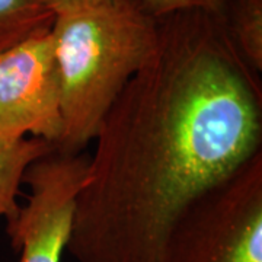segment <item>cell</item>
Returning <instances> with one entry per match:
<instances>
[{
	"label": "cell",
	"instance_id": "obj_9",
	"mask_svg": "<svg viewBox=\"0 0 262 262\" xmlns=\"http://www.w3.org/2000/svg\"><path fill=\"white\" fill-rule=\"evenodd\" d=\"M227 0H137L139 6L153 18L188 9H203L219 15Z\"/></svg>",
	"mask_w": 262,
	"mask_h": 262
},
{
	"label": "cell",
	"instance_id": "obj_8",
	"mask_svg": "<svg viewBox=\"0 0 262 262\" xmlns=\"http://www.w3.org/2000/svg\"><path fill=\"white\" fill-rule=\"evenodd\" d=\"M54 16L44 0H0V51L48 31Z\"/></svg>",
	"mask_w": 262,
	"mask_h": 262
},
{
	"label": "cell",
	"instance_id": "obj_3",
	"mask_svg": "<svg viewBox=\"0 0 262 262\" xmlns=\"http://www.w3.org/2000/svg\"><path fill=\"white\" fill-rule=\"evenodd\" d=\"M160 262H262V150L185 208Z\"/></svg>",
	"mask_w": 262,
	"mask_h": 262
},
{
	"label": "cell",
	"instance_id": "obj_4",
	"mask_svg": "<svg viewBox=\"0 0 262 262\" xmlns=\"http://www.w3.org/2000/svg\"><path fill=\"white\" fill-rule=\"evenodd\" d=\"M89 155L53 150L35 160L24 177L27 204L6 223L19 262H61L72 233L76 198L88 175Z\"/></svg>",
	"mask_w": 262,
	"mask_h": 262
},
{
	"label": "cell",
	"instance_id": "obj_2",
	"mask_svg": "<svg viewBox=\"0 0 262 262\" xmlns=\"http://www.w3.org/2000/svg\"><path fill=\"white\" fill-rule=\"evenodd\" d=\"M63 134L57 150L80 153L158 44V18L137 2L57 13L51 25Z\"/></svg>",
	"mask_w": 262,
	"mask_h": 262
},
{
	"label": "cell",
	"instance_id": "obj_7",
	"mask_svg": "<svg viewBox=\"0 0 262 262\" xmlns=\"http://www.w3.org/2000/svg\"><path fill=\"white\" fill-rule=\"evenodd\" d=\"M227 35L245 61L262 72V0H227L219 13Z\"/></svg>",
	"mask_w": 262,
	"mask_h": 262
},
{
	"label": "cell",
	"instance_id": "obj_1",
	"mask_svg": "<svg viewBox=\"0 0 262 262\" xmlns=\"http://www.w3.org/2000/svg\"><path fill=\"white\" fill-rule=\"evenodd\" d=\"M261 73L219 15L158 18V44L94 137L66 252L76 262H160L195 198L262 150Z\"/></svg>",
	"mask_w": 262,
	"mask_h": 262
},
{
	"label": "cell",
	"instance_id": "obj_5",
	"mask_svg": "<svg viewBox=\"0 0 262 262\" xmlns=\"http://www.w3.org/2000/svg\"><path fill=\"white\" fill-rule=\"evenodd\" d=\"M50 29L0 51V137H37L57 149L63 117Z\"/></svg>",
	"mask_w": 262,
	"mask_h": 262
},
{
	"label": "cell",
	"instance_id": "obj_10",
	"mask_svg": "<svg viewBox=\"0 0 262 262\" xmlns=\"http://www.w3.org/2000/svg\"><path fill=\"white\" fill-rule=\"evenodd\" d=\"M48 8L57 13L70 12V10L84 9V8H96V6H108V5H120L127 2H137V0H44Z\"/></svg>",
	"mask_w": 262,
	"mask_h": 262
},
{
	"label": "cell",
	"instance_id": "obj_6",
	"mask_svg": "<svg viewBox=\"0 0 262 262\" xmlns=\"http://www.w3.org/2000/svg\"><path fill=\"white\" fill-rule=\"evenodd\" d=\"M53 150H56L54 144L37 137L16 141L0 137V217L6 223L19 214L18 196L28 168Z\"/></svg>",
	"mask_w": 262,
	"mask_h": 262
}]
</instances>
